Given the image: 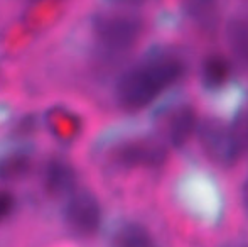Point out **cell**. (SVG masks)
Returning a JSON list of instances; mask_svg holds the SVG:
<instances>
[{"instance_id":"obj_1","label":"cell","mask_w":248,"mask_h":247,"mask_svg":"<svg viewBox=\"0 0 248 247\" xmlns=\"http://www.w3.org/2000/svg\"><path fill=\"white\" fill-rule=\"evenodd\" d=\"M184 75L183 58L170 51H154L122 73L115 85V99L125 110L145 109Z\"/></svg>"},{"instance_id":"obj_2","label":"cell","mask_w":248,"mask_h":247,"mask_svg":"<svg viewBox=\"0 0 248 247\" xmlns=\"http://www.w3.org/2000/svg\"><path fill=\"white\" fill-rule=\"evenodd\" d=\"M90 33L96 53L105 60L127 54L144 34V20L127 12L98 14L92 19Z\"/></svg>"},{"instance_id":"obj_3","label":"cell","mask_w":248,"mask_h":247,"mask_svg":"<svg viewBox=\"0 0 248 247\" xmlns=\"http://www.w3.org/2000/svg\"><path fill=\"white\" fill-rule=\"evenodd\" d=\"M196 137L206 158L221 168L235 166L242 156L243 144L236 129L218 117L201 120L196 129Z\"/></svg>"},{"instance_id":"obj_4","label":"cell","mask_w":248,"mask_h":247,"mask_svg":"<svg viewBox=\"0 0 248 247\" xmlns=\"http://www.w3.org/2000/svg\"><path fill=\"white\" fill-rule=\"evenodd\" d=\"M110 159L122 169H157L166 163L167 148L154 137L128 139L111 151Z\"/></svg>"},{"instance_id":"obj_5","label":"cell","mask_w":248,"mask_h":247,"mask_svg":"<svg viewBox=\"0 0 248 247\" xmlns=\"http://www.w3.org/2000/svg\"><path fill=\"white\" fill-rule=\"evenodd\" d=\"M66 198L62 210L66 227L78 237H93L103 220L98 198L88 190H75Z\"/></svg>"},{"instance_id":"obj_6","label":"cell","mask_w":248,"mask_h":247,"mask_svg":"<svg viewBox=\"0 0 248 247\" xmlns=\"http://www.w3.org/2000/svg\"><path fill=\"white\" fill-rule=\"evenodd\" d=\"M164 134L172 148L181 149L196 135L199 124L196 109L191 103L183 102L172 105L162 114Z\"/></svg>"},{"instance_id":"obj_7","label":"cell","mask_w":248,"mask_h":247,"mask_svg":"<svg viewBox=\"0 0 248 247\" xmlns=\"http://www.w3.org/2000/svg\"><path fill=\"white\" fill-rule=\"evenodd\" d=\"M218 191L215 190L213 183L209 181L208 176H193V178L184 180L183 186H181V198L183 203L189 207L191 212H194L199 217H211L215 212H219L221 205L219 203Z\"/></svg>"},{"instance_id":"obj_8","label":"cell","mask_w":248,"mask_h":247,"mask_svg":"<svg viewBox=\"0 0 248 247\" xmlns=\"http://www.w3.org/2000/svg\"><path fill=\"white\" fill-rule=\"evenodd\" d=\"M44 188L51 197H68L76 190V173L64 159H51L44 171Z\"/></svg>"},{"instance_id":"obj_9","label":"cell","mask_w":248,"mask_h":247,"mask_svg":"<svg viewBox=\"0 0 248 247\" xmlns=\"http://www.w3.org/2000/svg\"><path fill=\"white\" fill-rule=\"evenodd\" d=\"M108 247H157L152 232L140 222H120L111 231Z\"/></svg>"},{"instance_id":"obj_10","label":"cell","mask_w":248,"mask_h":247,"mask_svg":"<svg viewBox=\"0 0 248 247\" xmlns=\"http://www.w3.org/2000/svg\"><path fill=\"white\" fill-rule=\"evenodd\" d=\"M230 76H232V65L225 56L211 54L202 61L201 85L209 95H219V92L230 83Z\"/></svg>"},{"instance_id":"obj_11","label":"cell","mask_w":248,"mask_h":247,"mask_svg":"<svg viewBox=\"0 0 248 247\" xmlns=\"http://www.w3.org/2000/svg\"><path fill=\"white\" fill-rule=\"evenodd\" d=\"M32 154L27 148H14L0 154V180H19L27 175Z\"/></svg>"},{"instance_id":"obj_12","label":"cell","mask_w":248,"mask_h":247,"mask_svg":"<svg viewBox=\"0 0 248 247\" xmlns=\"http://www.w3.org/2000/svg\"><path fill=\"white\" fill-rule=\"evenodd\" d=\"M225 36L232 53L248 66V12L240 14L230 20Z\"/></svg>"},{"instance_id":"obj_13","label":"cell","mask_w":248,"mask_h":247,"mask_svg":"<svg viewBox=\"0 0 248 247\" xmlns=\"http://www.w3.org/2000/svg\"><path fill=\"white\" fill-rule=\"evenodd\" d=\"M218 0H183L184 10L194 20H208L215 14Z\"/></svg>"},{"instance_id":"obj_14","label":"cell","mask_w":248,"mask_h":247,"mask_svg":"<svg viewBox=\"0 0 248 247\" xmlns=\"http://www.w3.org/2000/svg\"><path fill=\"white\" fill-rule=\"evenodd\" d=\"M16 208V197L10 191H0V222L5 220Z\"/></svg>"},{"instance_id":"obj_15","label":"cell","mask_w":248,"mask_h":247,"mask_svg":"<svg viewBox=\"0 0 248 247\" xmlns=\"http://www.w3.org/2000/svg\"><path fill=\"white\" fill-rule=\"evenodd\" d=\"M105 3L113 7H124V9H137V7L147 5L150 0H103Z\"/></svg>"},{"instance_id":"obj_16","label":"cell","mask_w":248,"mask_h":247,"mask_svg":"<svg viewBox=\"0 0 248 247\" xmlns=\"http://www.w3.org/2000/svg\"><path fill=\"white\" fill-rule=\"evenodd\" d=\"M238 125L240 127H235V129H236V132H238L240 139H242V144H248V112L240 119Z\"/></svg>"},{"instance_id":"obj_17","label":"cell","mask_w":248,"mask_h":247,"mask_svg":"<svg viewBox=\"0 0 248 247\" xmlns=\"http://www.w3.org/2000/svg\"><path fill=\"white\" fill-rule=\"evenodd\" d=\"M242 201H243L245 210L248 212V176L245 178V181H243V185H242Z\"/></svg>"}]
</instances>
